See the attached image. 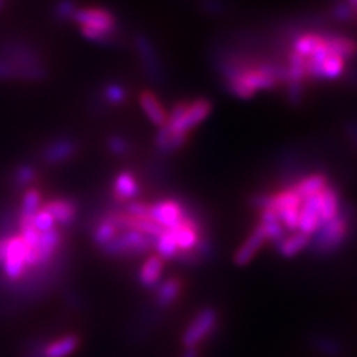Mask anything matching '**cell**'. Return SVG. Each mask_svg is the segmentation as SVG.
<instances>
[{
    "instance_id": "cell-26",
    "label": "cell",
    "mask_w": 357,
    "mask_h": 357,
    "mask_svg": "<svg viewBox=\"0 0 357 357\" xmlns=\"http://www.w3.org/2000/svg\"><path fill=\"white\" fill-rule=\"evenodd\" d=\"M81 345V338L77 335H66V337L48 344L42 350V357H69Z\"/></svg>"
},
{
    "instance_id": "cell-1",
    "label": "cell",
    "mask_w": 357,
    "mask_h": 357,
    "mask_svg": "<svg viewBox=\"0 0 357 357\" xmlns=\"http://www.w3.org/2000/svg\"><path fill=\"white\" fill-rule=\"evenodd\" d=\"M47 75L42 55L31 45L20 40L0 43V81L39 82Z\"/></svg>"
},
{
    "instance_id": "cell-9",
    "label": "cell",
    "mask_w": 357,
    "mask_h": 357,
    "mask_svg": "<svg viewBox=\"0 0 357 357\" xmlns=\"http://www.w3.org/2000/svg\"><path fill=\"white\" fill-rule=\"evenodd\" d=\"M31 249L22 241L20 236L10 237L6 240L5 258H3V271L10 280H18L27 270V256Z\"/></svg>"
},
{
    "instance_id": "cell-3",
    "label": "cell",
    "mask_w": 357,
    "mask_h": 357,
    "mask_svg": "<svg viewBox=\"0 0 357 357\" xmlns=\"http://www.w3.org/2000/svg\"><path fill=\"white\" fill-rule=\"evenodd\" d=\"M153 243L155 240L136 229H124L102 250L110 258H139L153 250Z\"/></svg>"
},
{
    "instance_id": "cell-38",
    "label": "cell",
    "mask_w": 357,
    "mask_h": 357,
    "mask_svg": "<svg viewBox=\"0 0 357 357\" xmlns=\"http://www.w3.org/2000/svg\"><path fill=\"white\" fill-rule=\"evenodd\" d=\"M148 210H149V204H144L142 201H128L124 206V213L131 216V218H136V219H143V218H148Z\"/></svg>"
},
{
    "instance_id": "cell-2",
    "label": "cell",
    "mask_w": 357,
    "mask_h": 357,
    "mask_svg": "<svg viewBox=\"0 0 357 357\" xmlns=\"http://www.w3.org/2000/svg\"><path fill=\"white\" fill-rule=\"evenodd\" d=\"M356 218L353 208L342 203L340 213L312 234L308 249L316 258H331L345 248L354 234Z\"/></svg>"
},
{
    "instance_id": "cell-11",
    "label": "cell",
    "mask_w": 357,
    "mask_h": 357,
    "mask_svg": "<svg viewBox=\"0 0 357 357\" xmlns=\"http://www.w3.org/2000/svg\"><path fill=\"white\" fill-rule=\"evenodd\" d=\"M79 151V143L70 137H59L51 140L40 152V158L48 165H59L70 161Z\"/></svg>"
},
{
    "instance_id": "cell-30",
    "label": "cell",
    "mask_w": 357,
    "mask_h": 357,
    "mask_svg": "<svg viewBox=\"0 0 357 357\" xmlns=\"http://www.w3.org/2000/svg\"><path fill=\"white\" fill-rule=\"evenodd\" d=\"M118 232H119V229L116 227L115 220L112 219V216H107L97 223V227L93 234V240L98 245V248H105L107 243H110L118 236Z\"/></svg>"
},
{
    "instance_id": "cell-25",
    "label": "cell",
    "mask_w": 357,
    "mask_h": 357,
    "mask_svg": "<svg viewBox=\"0 0 357 357\" xmlns=\"http://www.w3.org/2000/svg\"><path fill=\"white\" fill-rule=\"evenodd\" d=\"M60 243H61V234L57 228L50 229L47 232H42L39 237V243L35 249L36 256H38V265L47 264L52 258L55 250L59 249Z\"/></svg>"
},
{
    "instance_id": "cell-42",
    "label": "cell",
    "mask_w": 357,
    "mask_h": 357,
    "mask_svg": "<svg viewBox=\"0 0 357 357\" xmlns=\"http://www.w3.org/2000/svg\"><path fill=\"white\" fill-rule=\"evenodd\" d=\"M5 5H6V0H0V13H2V10H3Z\"/></svg>"
},
{
    "instance_id": "cell-37",
    "label": "cell",
    "mask_w": 357,
    "mask_h": 357,
    "mask_svg": "<svg viewBox=\"0 0 357 357\" xmlns=\"http://www.w3.org/2000/svg\"><path fill=\"white\" fill-rule=\"evenodd\" d=\"M107 149L112 155L124 156L130 152V143L121 136H110L107 139Z\"/></svg>"
},
{
    "instance_id": "cell-33",
    "label": "cell",
    "mask_w": 357,
    "mask_h": 357,
    "mask_svg": "<svg viewBox=\"0 0 357 357\" xmlns=\"http://www.w3.org/2000/svg\"><path fill=\"white\" fill-rule=\"evenodd\" d=\"M38 172L31 164H21L14 172V185L20 189L29 186L33 181H36Z\"/></svg>"
},
{
    "instance_id": "cell-40",
    "label": "cell",
    "mask_w": 357,
    "mask_h": 357,
    "mask_svg": "<svg viewBox=\"0 0 357 357\" xmlns=\"http://www.w3.org/2000/svg\"><path fill=\"white\" fill-rule=\"evenodd\" d=\"M347 134H349V137L357 144V124H353V122H349L347 126Z\"/></svg>"
},
{
    "instance_id": "cell-23",
    "label": "cell",
    "mask_w": 357,
    "mask_h": 357,
    "mask_svg": "<svg viewBox=\"0 0 357 357\" xmlns=\"http://www.w3.org/2000/svg\"><path fill=\"white\" fill-rule=\"evenodd\" d=\"M259 225L265 234L266 241L271 243L273 245L280 243L289 234L282 225L280 219L274 213V210L271 208L259 211Z\"/></svg>"
},
{
    "instance_id": "cell-4",
    "label": "cell",
    "mask_w": 357,
    "mask_h": 357,
    "mask_svg": "<svg viewBox=\"0 0 357 357\" xmlns=\"http://www.w3.org/2000/svg\"><path fill=\"white\" fill-rule=\"evenodd\" d=\"M219 311L215 307H203L185 328L181 342L185 349H198V345L208 340L216 332Z\"/></svg>"
},
{
    "instance_id": "cell-31",
    "label": "cell",
    "mask_w": 357,
    "mask_h": 357,
    "mask_svg": "<svg viewBox=\"0 0 357 357\" xmlns=\"http://www.w3.org/2000/svg\"><path fill=\"white\" fill-rule=\"evenodd\" d=\"M42 207V195L39 189L30 188L22 195L21 201V219H31Z\"/></svg>"
},
{
    "instance_id": "cell-21",
    "label": "cell",
    "mask_w": 357,
    "mask_h": 357,
    "mask_svg": "<svg viewBox=\"0 0 357 357\" xmlns=\"http://www.w3.org/2000/svg\"><path fill=\"white\" fill-rule=\"evenodd\" d=\"M328 185L329 177L325 173H311L308 176L298 178L296 182L289 186H292L294 191L304 201L308 197L320 194Z\"/></svg>"
},
{
    "instance_id": "cell-20",
    "label": "cell",
    "mask_w": 357,
    "mask_h": 357,
    "mask_svg": "<svg viewBox=\"0 0 357 357\" xmlns=\"http://www.w3.org/2000/svg\"><path fill=\"white\" fill-rule=\"evenodd\" d=\"M310 240H311V237L307 236V234H303L299 231L290 232L280 243L274 245V249L278 255L282 256V258L292 259L299 253H303L304 250L308 249Z\"/></svg>"
},
{
    "instance_id": "cell-27",
    "label": "cell",
    "mask_w": 357,
    "mask_h": 357,
    "mask_svg": "<svg viewBox=\"0 0 357 357\" xmlns=\"http://www.w3.org/2000/svg\"><path fill=\"white\" fill-rule=\"evenodd\" d=\"M326 43L329 54L338 55V57L344 59L345 61L353 60L357 57V42L347 36H326Z\"/></svg>"
},
{
    "instance_id": "cell-29",
    "label": "cell",
    "mask_w": 357,
    "mask_h": 357,
    "mask_svg": "<svg viewBox=\"0 0 357 357\" xmlns=\"http://www.w3.org/2000/svg\"><path fill=\"white\" fill-rule=\"evenodd\" d=\"M323 40H325V35H321V33H303V35L294 38L292 51L308 59L320 47Z\"/></svg>"
},
{
    "instance_id": "cell-24",
    "label": "cell",
    "mask_w": 357,
    "mask_h": 357,
    "mask_svg": "<svg viewBox=\"0 0 357 357\" xmlns=\"http://www.w3.org/2000/svg\"><path fill=\"white\" fill-rule=\"evenodd\" d=\"M43 207L52 215L55 223H60L61 227H70L77 213L76 204L70 199H52Z\"/></svg>"
},
{
    "instance_id": "cell-34",
    "label": "cell",
    "mask_w": 357,
    "mask_h": 357,
    "mask_svg": "<svg viewBox=\"0 0 357 357\" xmlns=\"http://www.w3.org/2000/svg\"><path fill=\"white\" fill-rule=\"evenodd\" d=\"M76 3L75 0H57V3L54 5V18L59 22H72V18L76 13Z\"/></svg>"
},
{
    "instance_id": "cell-22",
    "label": "cell",
    "mask_w": 357,
    "mask_h": 357,
    "mask_svg": "<svg viewBox=\"0 0 357 357\" xmlns=\"http://www.w3.org/2000/svg\"><path fill=\"white\" fill-rule=\"evenodd\" d=\"M341 195L340 191L333 185H328L320 192V225L332 220L341 210Z\"/></svg>"
},
{
    "instance_id": "cell-10",
    "label": "cell",
    "mask_w": 357,
    "mask_h": 357,
    "mask_svg": "<svg viewBox=\"0 0 357 357\" xmlns=\"http://www.w3.org/2000/svg\"><path fill=\"white\" fill-rule=\"evenodd\" d=\"M134 47L139 55V60L142 63L143 72L152 81L161 82L164 79V70L162 63L158 52H156L152 40L146 35H137L134 38Z\"/></svg>"
},
{
    "instance_id": "cell-41",
    "label": "cell",
    "mask_w": 357,
    "mask_h": 357,
    "mask_svg": "<svg viewBox=\"0 0 357 357\" xmlns=\"http://www.w3.org/2000/svg\"><path fill=\"white\" fill-rule=\"evenodd\" d=\"M181 357H199V351H198V349H192V347L185 349Z\"/></svg>"
},
{
    "instance_id": "cell-5",
    "label": "cell",
    "mask_w": 357,
    "mask_h": 357,
    "mask_svg": "<svg viewBox=\"0 0 357 357\" xmlns=\"http://www.w3.org/2000/svg\"><path fill=\"white\" fill-rule=\"evenodd\" d=\"M301 206H303V199L294 191L292 186H286L282 191L273 194L271 210H274L289 234L298 231Z\"/></svg>"
},
{
    "instance_id": "cell-36",
    "label": "cell",
    "mask_w": 357,
    "mask_h": 357,
    "mask_svg": "<svg viewBox=\"0 0 357 357\" xmlns=\"http://www.w3.org/2000/svg\"><path fill=\"white\" fill-rule=\"evenodd\" d=\"M331 15L337 22H349L351 20H356V9H353L349 3L340 2L332 8Z\"/></svg>"
},
{
    "instance_id": "cell-18",
    "label": "cell",
    "mask_w": 357,
    "mask_h": 357,
    "mask_svg": "<svg viewBox=\"0 0 357 357\" xmlns=\"http://www.w3.org/2000/svg\"><path fill=\"white\" fill-rule=\"evenodd\" d=\"M112 194L119 203H128L136 199L140 194V185L136 176L131 172H121L115 176L114 185H112Z\"/></svg>"
},
{
    "instance_id": "cell-12",
    "label": "cell",
    "mask_w": 357,
    "mask_h": 357,
    "mask_svg": "<svg viewBox=\"0 0 357 357\" xmlns=\"http://www.w3.org/2000/svg\"><path fill=\"white\" fill-rule=\"evenodd\" d=\"M265 243H266L265 234L258 223V225L252 229L249 236L245 237V240L238 245L236 253H234V256H232L234 265L238 268L248 266L255 259V256L259 253V250L262 249V245Z\"/></svg>"
},
{
    "instance_id": "cell-8",
    "label": "cell",
    "mask_w": 357,
    "mask_h": 357,
    "mask_svg": "<svg viewBox=\"0 0 357 357\" xmlns=\"http://www.w3.org/2000/svg\"><path fill=\"white\" fill-rule=\"evenodd\" d=\"M213 112V103L208 98H195L189 102L183 114L174 122H167V127L173 131L191 134L192 130L199 127Z\"/></svg>"
},
{
    "instance_id": "cell-19",
    "label": "cell",
    "mask_w": 357,
    "mask_h": 357,
    "mask_svg": "<svg viewBox=\"0 0 357 357\" xmlns=\"http://www.w3.org/2000/svg\"><path fill=\"white\" fill-rule=\"evenodd\" d=\"M308 344L317 354L325 357H342L345 354L344 344L333 335L311 333Z\"/></svg>"
},
{
    "instance_id": "cell-15",
    "label": "cell",
    "mask_w": 357,
    "mask_h": 357,
    "mask_svg": "<svg viewBox=\"0 0 357 357\" xmlns=\"http://www.w3.org/2000/svg\"><path fill=\"white\" fill-rule=\"evenodd\" d=\"M139 105H140V109L144 114V116H146L156 128H160L167 124L169 110L164 107L158 96H156L153 91H151V89H144V91L140 93Z\"/></svg>"
},
{
    "instance_id": "cell-35",
    "label": "cell",
    "mask_w": 357,
    "mask_h": 357,
    "mask_svg": "<svg viewBox=\"0 0 357 357\" xmlns=\"http://www.w3.org/2000/svg\"><path fill=\"white\" fill-rule=\"evenodd\" d=\"M30 223H31V227L40 234L55 228V220H54L52 215L43 206L40 207L38 213L30 219Z\"/></svg>"
},
{
    "instance_id": "cell-16",
    "label": "cell",
    "mask_w": 357,
    "mask_h": 357,
    "mask_svg": "<svg viewBox=\"0 0 357 357\" xmlns=\"http://www.w3.org/2000/svg\"><path fill=\"white\" fill-rule=\"evenodd\" d=\"M182 294V282L177 277H169L153 289L156 310H167L177 303Z\"/></svg>"
},
{
    "instance_id": "cell-28",
    "label": "cell",
    "mask_w": 357,
    "mask_h": 357,
    "mask_svg": "<svg viewBox=\"0 0 357 357\" xmlns=\"http://www.w3.org/2000/svg\"><path fill=\"white\" fill-rule=\"evenodd\" d=\"M153 250H155V255L160 256L164 262L174 261L177 258L178 252H181L177 248L172 231H162L161 236L153 243Z\"/></svg>"
},
{
    "instance_id": "cell-7",
    "label": "cell",
    "mask_w": 357,
    "mask_h": 357,
    "mask_svg": "<svg viewBox=\"0 0 357 357\" xmlns=\"http://www.w3.org/2000/svg\"><path fill=\"white\" fill-rule=\"evenodd\" d=\"M72 22L79 27H88L109 35H118V20L106 8L86 6L77 8L72 18Z\"/></svg>"
},
{
    "instance_id": "cell-14",
    "label": "cell",
    "mask_w": 357,
    "mask_h": 357,
    "mask_svg": "<svg viewBox=\"0 0 357 357\" xmlns=\"http://www.w3.org/2000/svg\"><path fill=\"white\" fill-rule=\"evenodd\" d=\"M191 134L173 131L167 126L160 127L155 132V148L162 155H172L181 151L185 144L189 142Z\"/></svg>"
},
{
    "instance_id": "cell-43",
    "label": "cell",
    "mask_w": 357,
    "mask_h": 357,
    "mask_svg": "<svg viewBox=\"0 0 357 357\" xmlns=\"http://www.w3.org/2000/svg\"><path fill=\"white\" fill-rule=\"evenodd\" d=\"M356 20H357V9H356Z\"/></svg>"
},
{
    "instance_id": "cell-13",
    "label": "cell",
    "mask_w": 357,
    "mask_h": 357,
    "mask_svg": "<svg viewBox=\"0 0 357 357\" xmlns=\"http://www.w3.org/2000/svg\"><path fill=\"white\" fill-rule=\"evenodd\" d=\"M320 227V194H316L303 201L299 211L298 231L311 237Z\"/></svg>"
},
{
    "instance_id": "cell-32",
    "label": "cell",
    "mask_w": 357,
    "mask_h": 357,
    "mask_svg": "<svg viewBox=\"0 0 357 357\" xmlns=\"http://www.w3.org/2000/svg\"><path fill=\"white\" fill-rule=\"evenodd\" d=\"M103 98L106 102L112 106H119L122 103H126V100L128 97L127 94V89L122 86L118 82H109L103 86V91H102Z\"/></svg>"
},
{
    "instance_id": "cell-17",
    "label": "cell",
    "mask_w": 357,
    "mask_h": 357,
    "mask_svg": "<svg viewBox=\"0 0 357 357\" xmlns=\"http://www.w3.org/2000/svg\"><path fill=\"white\" fill-rule=\"evenodd\" d=\"M165 262L156 255H149L139 268L137 280L140 286L148 290H153L162 280Z\"/></svg>"
},
{
    "instance_id": "cell-39",
    "label": "cell",
    "mask_w": 357,
    "mask_h": 357,
    "mask_svg": "<svg viewBox=\"0 0 357 357\" xmlns=\"http://www.w3.org/2000/svg\"><path fill=\"white\" fill-rule=\"evenodd\" d=\"M271 204H273V194H265V192L255 194L250 198V206L258 211L271 208Z\"/></svg>"
},
{
    "instance_id": "cell-6",
    "label": "cell",
    "mask_w": 357,
    "mask_h": 357,
    "mask_svg": "<svg viewBox=\"0 0 357 357\" xmlns=\"http://www.w3.org/2000/svg\"><path fill=\"white\" fill-rule=\"evenodd\" d=\"M188 215V204L174 198H164L149 204L148 218L164 231L174 229Z\"/></svg>"
}]
</instances>
